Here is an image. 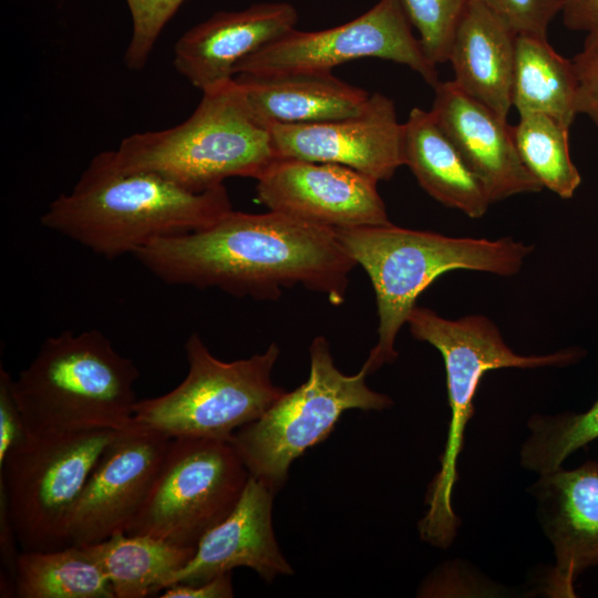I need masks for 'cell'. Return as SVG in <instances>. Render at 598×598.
<instances>
[{
	"label": "cell",
	"instance_id": "cell-32",
	"mask_svg": "<svg viewBox=\"0 0 598 598\" xmlns=\"http://www.w3.org/2000/svg\"><path fill=\"white\" fill-rule=\"evenodd\" d=\"M161 598H231L234 589L231 573L200 584L176 582L165 587Z\"/></svg>",
	"mask_w": 598,
	"mask_h": 598
},
{
	"label": "cell",
	"instance_id": "cell-27",
	"mask_svg": "<svg viewBox=\"0 0 598 598\" xmlns=\"http://www.w3.org/2000/svg\"><path fill=\"white\" fill-rule=\"evenodd\" d=\"M471 1L401 0L426 58L435 65L448 61L456 28Z\"/></svg>",
	"mask_w": 598,
	"mask_h": 598
},
{
	"label": "cell",
	"instance_id": "cell-18",
	"mask_svg": "<svg viewBox=\"0 0 598 598\" xmlns=\"http://www.w3.org/2000/svg\"><path fill=\"white\" fill-rule=\"evenodd\" d=\"M297 23L298 12L288 2L217 12L177 40L174 65L204 92L234 79L241 60L296 29Z\"/></svg>",
	"mask_w": 598,
	"mask_h": 598
},
{
	"label": "cell",
	"instance_id": "cell-6",
	"mask_svg": "<svg viewBox=\"0 0 598 598\" xmlns=\"http://www.w3.org/2000/svg\"><path fill=\"white\" fill-rule=\"evenodd\" d=\"M406 323L415 339L440 351L445 367L451 421L440 458L441 467L426 492L427 509L419 522L422 540L445 549L453 543L461 525L452 505L453 488L458 478L456 463L483 375L501 368L567 367L580 361L585 351L569 347L546 354H519L507 346L497 326L482 315L451 320L430 308L415 306Z\"/></svg>",
	"mask_w": 598,
	"mask_h": 598
},
{
	"label": "cell",
	"instance_id": "cell-12",
	"mask_svg": "<svg viewBox=\"0 0 598 598\" xmlns=\"http://www.w3.org/2000/svg\"><path fill=\"white\" fill-rule=\"evenodd\" d=\"M171 440L138 426L118 434L99 458L71 511L68 545L99 543L126 532Z\"/></svg>",
	"mask_w": 598,
	"mask_h": 598
},
{
	"label": "cell",
	"instance_id": "cell-10",
	"mask_svg": "<svg viewBox=\"0 0 598 598\" xmlns=\"http://www.w3.org/2000/svg\"><path fill=\"white\" fill-rule=\"evenodd\" d=\"M123 432V431H122ZM121 432L99 430L29 436L0 464L10 518L21 550L68 546L66 523L92 470Z\"/></svg>",
	"mask_w": 598,
	"mask_h": 598
},
{
	"label": "cell",
	"instance_id": "cell-34",
	"mask_svg": "<svg viewBox=\"0 0 598 598\" xmlns=\"http://www.w3.org/2000/svg\"><path fill=\"white\" fill-rule=\"evenodd\" d=\"M563 23L571 31L598 29V0H564Z\"/></svg>",
	"mask_w": 598,
	"mask_h": 598
},
{
	"label": "cell",
	"instance_id": "cell-13",
	"mask_svg": "<svg viewBox=\"0 0 598 598\" xmlns=\"http://www.w3.org/2000/svg\"><path fill=\"white\" fill-rule=\"evenodd\" d=\"M258 200L310 224L346 228L391 221L378 181L343 165L277 158L257 178Z\"/></svg>",
	"mask_w": 598,
	"mask_h": 598
},
{
	"label": "cell",
	"instance_id": "cell-29",
	"mask_svg": "<svg viewBox=\"0 0 598 598\" xmlns=\"http://www.w3.org/2000/svg\"><path fill=\"white\" fill-rule=\"evenodd\" d=\"M516 35L547 39L550 22L564 0H482Z\"/></svg>",
	"mask_w": 598,
	"mask_h": 598
},
{
	"label": "cell",
	"instance_id": "cell-16",
	"mask_svg": "<svg viewBox=\"0 0 598 598\" xmlns=\"http://www.w3.org/2000/svg\"><path fill=\"white\" fill-rule=\"evenodd\" d=\"M276 494L266 483L249 475L231 513L204 535L193 557L169 577L165 587L176 582H206L238 567L255 570L267 582L293 575L274 532Z\"/></svg>",
	"mask_w": 598,
	"mask_h": 598
},
{
	"label": "cell",
	"instance_id": "cell-22",
	"mask_svg": "<svg viewBox=\"0 0 598 598\" xmlns=\"http://www.w3.org/2000/svg\"><path fill=\"white\" fill-rule=\"evenodd\" d=\"M80 547L104 573L115 598H144L161 592L196 549L126 533Z\"/></svg>",
	"mask_w": 598,
	"mask_h": 598
},
{
	"label": "cell",
	"instance_id": "cell-19",
	"mask_svg": "<svg viewBox=\"0 0 598 598\" xmlns=\"http://www.w3.org/2000/svg\"><path fill=\"white\" fill-rule=\"evenodd\" d=\"M516 34L482 0H472L453 38V82L502 118L513 106Z\"/></svg>",
	"mask_w": 598,
	"mask_h": 598
},
{
	"label": "cell",
	"instance_id": "cell-31",
	"mask_svg": "<svg viewBox=\"0 0 598 598\" xmlns=\"http://www.w3.org/2000/svg\"><path fill=\"white\" fill-rule=\"evenodd\" d=\"M12 377L0 367V464L27 437L25 426L12 391Z\"/></svg>",
	"mask_w": 598,
	"mask_h": 598
},
{
	"label": "cell",
	"instance_id": "cell-14",
	"mask_svg": "<svg viewBox=\"0 0 598 598\" xmlns=\"http://www.w3.org/2000/svg\"><path fill=\"white\" fill-rule=\"evenodd\" d=\"M277 158L333 163L378 182L390 179L404 165L403 123L394 103L372 93L358 115L312 124L269 126Z\"/></svg>",
	"mask_w": 598,
	"mask_h": 598
},
{
	"label": "cell",
	"instance_id": "cell-15",
	"mask_svg": "<svg viewBox=\"0 0 598 598\" xmlns=\"http://www.w3.org/2000/svg\"><path fill=\"white\" fill-rule=\"evenodd\" d=\"M528 491L536 499L537 517L555 557L545 592L575 597L578 576L598 565V462L540 474Z\"/></svg>",
	"mask_w": 598,
	"mask_h": 598
},
{
	"label": "cell",
	"instance_id": "cell-17",
	"mask_svg": "<svg viewBox=\"0 0 598 598\" xmlns=\"http://www.w3.org/2000/svg\"><path fill=\"white\" fill-rule=\"evenodd\" d=\"M430 110L467 165L482 182L492 204L543 190L516 150L512 126L453 81L437 82Z\"/></svg>",
	"mask_w": 598,
	"mask_h": 598
},
{
	"label": "cell",
	"instance_id": "cell-20",
	"mask_svg": "<svg viewBox=\"0 0 598 598\" xmlns=\"http://www.w3.org/2000/svg\"><path fill=\"white\" fill-rule=\"evenodd\" d=\"M246 102L255 118L274 124H312L358 115L371 93L349 84L332 72L272 75L239 74Z\"/></svg>",
	"mask_w": 598,
	"mask_h": 598
},
{
	"label": "cell",
	"instance_id": "cell-33",
	"mask_svg": "<svg viewBox=\"0 0 598 598\" xmlns=\"http://www.w3.org/2000/svg\"><path fill=\"white\" fill-rule=\"evenodd\" d=\"M17 536L10 518L8 501L3 488L0 487V551L1 564L7 577L16 581L17 560L20 553L16 550ZM16 586V585H14Z\"/></svg>",
	"mask_w": 598,
	"mask_h": 598
},
{
	"label": "cell",
	"instance_id": "cell-8",
	"mask_svg": "<svg viewBox=\"0 0 598 598\" xmlns=\"http://www.w3.org/2000/svg\"><path fill=\"white\" fill-rule=\"evenodd\" d=\"M184 348L188 363L185 379L163 395L137 400L136 426L171 439L229 441L286 392L272 380L280 354L275 342L262 353L231 362L214 357L198 333L189 334Z\"/></svg>",
	"mask_w": 598,
	"mask_h": 598
},
{
	"label": "cell",
	"instance_id": "cell-9",
	"mask_svg": "<svg viewBox=\"0 0 598 598\" xmlns=\"http://www.w3.org/2000/svg\"><path fill=\"white\" fill-rule=\"evenodd\" d=\"M248 478L229 441L172 439L125 533L196 548L235 508Z\"/></svg>",
	"mask_w": 598,
	"mask_h": 598
},
{
	"label": "cell",
	"instance_id": "cell-30",
	"mask_svg": "<svg viewBox=\"0 0 598 598\" xmlns=\"http://www.w3.org/2000/svg\"><path fill=\"white\" fill-rule=\"evenodd\" d=\"M570 60L577 83V112L598 127V29L587 33L581 50Z\"/></svg>",
	"mask_w": 598,
	"mask_h": 598
},
{
	"label": "cell",
	"instance_id": "cell-26",
	"mask_svg": "<svg viewBox=\"0 0 598 598\" xmlns=\"http://www.w3.org/2000/svg\"><path fill=\"white\" fill-rule=\"evenodd\" d=\"M520 446V465L538 475L561 467L578 448L598 437V396L582 413L534 414Z\"/></svg>",
	"mask_w": 598,
	"mask_h": 598
},
{
	"label": "cell",
	"instance_id": "cell-7",
	"mask_svg": "<svg viewBox=\"0 0 598 598\" xmlns=\"http://www.w3.org/2000/svg\"><path fill=\"white\" fill-rule=\"evenodd\" d=\"M308 380L285 392L259 419L238 429L229 442L254 476L276 493L288 478L292 462L309 447L326 440L347 410L381 411L393 402L386 394L370 389L368 372L352 375L334 364L323 336L310 347Z\"/></svg>",
	"mask_w": 598,
	"mask_h": 598
},
{
	"label": "cell",
	"instance_id": "cell-5",
	"mask_svg": "<svg viewBox=\"0 0 598 598\" xmlns=\"http://www.w3.org/2000/svg\"><path fill=\"white\" fill-rule=\"evenodd\" d=\"M106 152L117 168L152 172L195 193L229 177L256 179L277 159L269 127L255 118L235 78L204 91L181 124L135 133Z\"/></svg>",
	"mask_w": 598,
	"mask_h": 598
},
{
	"label": "cell",
	"instance_id": "cell-2",
	"mask_svg": "<svg viewBox=\"0 0 598 598\" xmlns=\"http://www.w3.org/2000/svg\"><path fill=\"white\" fill-rule=\"evenodd\" d=\"M231 209L224 184L195 193L152 172L117 168L105 151L69 193L49 204L40 221L114 259L155 239L208 227Z\"/></svg>",
	"mask_w": 598,
	"mask_h": 598
},
{
	"label": "cell",
	"instance_id": "cell-23",
	"mask_svg": "<svg viewBox=\"0 0 598 598\" xmlns=\"http://www.w3.org/2000/svg\"><path fill=\"white\" fill-rule=\"evenodd\" d=\"M512 104L518 114H546L569 128L578 115L571 60L545 38L516 35Z\"/></svg>",
	"mask_w": 598,
	"mask_h": 598
},
{
	"label": "cell",
	"instance_id": "cell-3",
	"mask_svg": "<svg viewBox=\"0 0 598 598\" xmlns=\"http://www.w3.org/2000/svg\"><path fill=\"white\" fill-rule=\"evenodd\" d=\"M349 257L368 274L375 292L378 341L362 368L368 374L398 359L395 341L417 297L455 269L516 275L534 247L511 237H450L391 223L333 228Z\"/></svg>",
	"mask_w": 598,
	"mask_h": 598
},
{
	"label": "cell",
	"instance_id": "cell-11",
	"mask_svg": "<svg viewBox=\"0 0 598 598\" xmlns=\"http://www.w3.org/2000/svg\"><path fill=\"white\" fill-rule=\"evenodd\" d=\"M365 58L406 65L432 86L439 82L436 65L414 37L401 0H379L358 18L330 29H293L241 60L235 76L332 72Z\"/></svg>",
	"mask_w": 598,
	"mask_h": 598
},
{
	"label": "cell",
	"instance_id": "cell-24",
	"mask_svg": "<svg viewBox=\"0 0 598 598\" xmlns=\"http://www.w3.org/2000/svg\"><path fill=\"white\" fill-rule=\"evenodd\" d=\"M14 585L19 598H115L104 573L78 545L21 550Z\"/></svg>",
	"mask_w": 598,
	"mask_h": 598
},
{
	"label": "cell",
	"instance_id": "cell-28",
	"mask_svg": "<svg viewBox=\"0 0 598 598\" xmlns=\"http://www.w3.org/2000/svg\"><path fill=\"white\" fill-rule=\"evenodd\" d=\"M132 19V35L125 63L142 69L163 29L187 0H125Z\"/></svg>",
	"mask_w": 598,
	"mask_h": 598
},
{
	"label": "cell",
	"instance_id": "cell-21",
	"mask_svg": "<svg viewBox=\"0 0 598 598\" xmlns=\"http://www.w3.org/2000/svg\"><path fill=\"white\" fill-rule=\"evenodd\" d=\"M403 158L420 186L439 203L473 219L492 204L475 173L431 111L413 107L403 123Z\"/></svg>",
	"mask_w": 598,
	"mask_h": 598
},
{
	"label": "cell",
	"instance_id": "cell-25",
	"mask_svg": "<svg viewBox=\"0 0 598 598\" xmlns=\"http://www.w3.org/2000/svg\"><path fill=\"white\" fill-rule=\"evenodd\" d=\"M520 159L543 187L569 199L581 183L569 153V128L542 113H520L512 126Z\"/></svg>",
	"mask_w": 598,
	"mask_h": 598
},
{
	"label": "cell",
	"instance_id": "cell-1",
	"mask_svg": "<svg viewBox=\"0 0 598 598\" xmlns=\"http://www.w3.org/2000/svg\"><path fill=\"white\" fill-rule=\"evenodd\" d=\"M134 257L171 286L216 287L236 297L276 300L302 285L343 303L357 265L333 228L269 210L231 209L199 230L155 239Z\"/></svg>",
	"mask_w": 598,
	"mask_h": 598
},
{
	"label": "cell",
	"instance_id": "cell-4",
	"mask_svg": "<svg viewBox=\"0 0 598 598\" xmlns=\"http://www.w3.org/2000/svg\"><path fill=\"white\" fill-rule=\"evenodd\" d=\"M135 363L99 330L48 337L12 380L27 435L53 436L136 427Z\"/></svg>",
	"mask_w": 598,
	"mask_h": 598
}]
</instances>
